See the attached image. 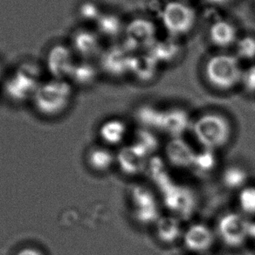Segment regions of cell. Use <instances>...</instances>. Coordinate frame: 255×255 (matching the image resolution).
Here are the masks:
<instances>
[{"mask_svg": "<svg viewBox=\"0 0 255 255\" xmlns=\"http://www.w3.org/2000/svg\"><path fill=\"white\" fill-rule=\"evenodd\" d=\"M128 126L119 118H110L104 121L99 128V136L104 144L119 145L126 138Z\"/></svg>", "mask_w": 255, "mask_h": 255, "instance_id": "44dd1931", "label": "cell"}, {"mask_svg": "<svg viewBox=\"0 0 255 255\" xmlns=\"http://www.w3.org/2000/svg\"><path fill=\"white\" fill-rule=\"evenodd\" d=\"M68 43L78 60H96L103 49L101 36L96 29L88 25L75 28Z\"/></svg>", "mask_w": 255, "mask_h": 255, "instance_id": "30bf717a", "label": "cell"}, {"mask_svg": "<svg viewBox=\"0 0 255 255\" xmlns=\"http://www.w3.org/2000/svg\"><path fill=\"white\" fill-rule=\"evenodd\" d=\"M235 56L240 60L255 59V37L247 35L239 38L235 43Z\"/></svg>", "mask_w": 255, "mask_h": 255, "instance_id": "4dcf8cb0", "label": "cell"}, {"mask_svg": "<svg viewBox=\"0 0 255 255\" xmlns=\"http://www.w3.org/2000/svg\"><path fill=\"white\" fill-rule=\"evenodd\" d=\"M75 90L68 80L45 79L31 101L33 110L46 118H56L68 111L75 98Z\"/></svg>", "mask_w": 255, "mask_h": 255, "instance_id": "7a4b0ae2", "label": "cell"}, {"mask_svg": "<svg viewBox=\"0 0 255 255\" xmlns=\"http://www.w3.org/2000/svg\"><path fill=\"white\" fill-rule=\"evenodd\" d=\"M160 64L149 52H139L132 54L129 74L139 82H149L156 77Z\"/></svg>", "mask_w": 255, "mask_h": 255, "instance_id": "ac0fdd59", "label": "cell"}, {"mask_svg": "<svg viewBox=\"0 0 255 255\" xmlns=\"http://www.w3.org/2000/svg\"><path fill=\"white\" fill-rule=\"evenodd\" d=\"M43 64L32 59L20 61L8 71L2 82V93L15 104L31 103L37 89L45 80Z\"/></svg>", "mask_w": 255, "mask_h": 255, "instance_id": "6da1fadb", "label": "cell"}, {"mask_svg": "<svg viewBox=\"0 0 255 255\" xmlns=\"http://www.w3.org/2000/svg\"><path fill=\"white\" fill-rule=\"evenodd\" d=\"M210 4H216V5H223V4H228L233 0H207Z\"/></svg>", "mask_w": 255, "mask_h": 255, "instance_id": "d590c367", "label": "cell"}, {"mask_svg": "<svg viewBox=\"0 0 255 255\" xmlns=\"http://www.w3.org/2000/svg\"><path fill=\"white\" fill-rule=\"evenodd\" d=\"M161 19L163 27L172 37L185 35L194 28L197 13L190 4L174 0L163 6Z\"/></svg>", "mask_w": 255, "mask_h": 255, "instance_id": "8992f818", "label": "cell"}, {"mask_svg": "<svg viewBox=\"0 0 255 255\" xmlns=\"http://www.w3.org/2000/svg\"><path fill=\"white\" fill-rule=\"evenodd\" d=\"M8 70L7 68L5 67V64L4 61L0 59V84H2V82H4L5 76L7 75Z\"/></svg>", "mask_w": 255, "mask_h": 255, "instance_id": "836d02e7", "label": "cell"}, {"mask_svg": "<svg viewBox=\"0 0 255 255\" xmlns=\"http://www.w3.org/2000/svg\"><path fill=\"white\" fill-rule=\"evenodd\" d=\"M149 52L158 63H171L181 53V46L174 38L156 40Z\"/></svg>", "mask_w": 255, "mask_h": 255, "instance_id": "603a6c76", "label": "cell"}, {"mask_svg": "<svg viewBox=\"0 0 255 255\" xmlns=\"http://www.w3.org/2000/svg\"><path fill=\"white\" fill-rule=\"evenodd\" d=\"M249 239L255 243V220H251L249 226Z\"/></svg>", "mask_w": 255, "mask_h": 255, "instance_id": "e575fe53", "label": "cell"}, {"mask_svg": "<svg viewBox=\"0 0 255 255\" xmlns=\"http://www.w3.org/2000/svg\"><path fill=\"white\" fill-rule=\"evenodd\" d=\"M156 25L145 18H136L125 25L122 45L131 53L148 51L156 42Z\"/></svg>", "mask_w": 255, "mask_h": 255, "instance_id": "ba28073f", "label": "cell"}, {"mask_svg": "<svg viewBox=\"0 0 255 255\" xmlns=\"http://www.w3.org/2000/svg\"><path fill=\"white\" fill-rule=\"evenodd\" d=\"M133 142L141 147L151 157L159 148V140L156 137L154 131L143 128L136 132L135 141Z\"/></svg>", "mask_w": 255, "mask_h": 255, "instance_id": "f546056e", "label": "cell"}, {"mask_svg": "<svg viewBox=\"0 0 255 255\" xmlns=\"http://www.w3.org/2000/svg\"><path fill=\"white\" fill-rule=\"evenodd\" d=\"M218 158L216 151L211 149H202L199 152H196L195 158L193 161L192 168L196 172L204 175L212 172L217 166Z\"/></svg>", "mask_w": 255, "mask_h": 255, "instance_id": "83f0119b", "label": "cell"}, {"mask_svg": "<svg viewBox=\"0 0 255 255\" xmlns=\"http://www.w3.org/2000/svg\"><path fill=\"white\" fill-rule=\"evenodd\" d=\"M191 128L202 149L213 151L227 146L233 135V128L227 117L213 112L199 116L192 122Z\"/></svg>", "mask_w": 255, "mask_h": 255, "instance_id": "3957f363", "label": "cell"}, {"mask_svg": "<svg viewBox=\"0 0 255 255\" xmlns=\"http://www.w3.org/2000/svg\"><path fill=\"white\" fill-rule=\"evenodd\" d=\"M135 220L141 225H154L161 217L159 206L153 191L143 184H135L129 192Z\"/></svg>", "mask_w": 255, "mask_h": 255, "instance_id": "9c48e42d", "label": "cell"}, {"mask_svg": "<svg viewBox=\"0 0 255 255\" xmlns=\"http://www.w3.org/2000/svg\"><path fill=\"white\" fill-rule=\"evenodd\" d=\"M207 81L215 89L227 91L241 84L243 70L237 57L230 53H217L206 64Z\"/></svg>", "mask_w": 255, "mask_h": 255, "instance_id": "277c9868", "label": "cell"}, {"mask_svg": "<svg viewBox=\"0 0 255 255\" xmlns=\"http://www.w3.org/2000/svg\"><path fill=\"white\" fill-rule=\"evenodd\" d=\"M151 156L135 142L124 146L116 154V164L128 176H137L147 170Z\"/></svg>", "mask_w": 255, "mask_h": 255, "instance_id": "5bb4252c", "label": "cell"}, {"mask_svg": "<svg viewBox=\"0 0 255 255\" xmlns=\"http://www.w3.org/2000/svg\"><path fill=\"white\" fill-rule=\"evenodd\" d=\"M216 237V232L208 225L194 223L184 229L182 241L188 251L205 255L213 248Z\"/></svg>", "mask_w": 255, "mask_h": 255, "instance_id": "4fadbf2b", "label": "cell"}, {"mask_svg": "<svg viewBox=\"0 0 255 255\" xmlns=\"http://www.w3.org/2000/svg\"><path fill=\"white\" fill-rule=\"evenodd\" d=\"M87 163L96 172H106L116 164V154L106 146H96L89 149Z\"/></svg>", "mask_w": 255, "mask_h": 255, "instance_id": "cb8c5ba5", "label": "cell"}, {"mask_svg": "<svg viewBox=\"0 0 255 255\" xmlns=\"http://www.w3.org/2000/svg\"><path fill=\"white\" fill-rule=\"evenodd\" d=\"M192 121L186 110L181 108L163 110V120L160 131L170 135V138L183 137L184 133L191 128Z\"/></svg>", "mask_w": 255, "mask_h": 255, "instance_id": "2e32d148", "label": "cell"}, {"mask_svg": "<svg viewBox=\"0 0 255 255\" xmlns=\"http://www.w3.org/2000/svg\"><path fill=\"white\" fill-rule=\"evenodd\" d=\"M102 39H114L124 34L125 25L119 15L113 11H103L94 26Z\"/></svg>", "mask_w": 255, "mask_h": 255, "instance_id": "7402d4cb", "label": "cell"}, {"mask_svg": "<svg viewBox=\"0 0 255 255\" xmlns=\"http://www.w3.org/2000/svg\"><path fill=\"white\" fill-rule=\"evenodd\" d=\"M208 34L213 46L220 48L234 46L239 39L236 26L234 23L226 19L213 22L210 26Z\"/></svg>", "mask_w": 255, "mask_h": 255, "instance_id": "ffe728a7", "label": "cell"}, {"mask_svg": "<svg viewBox=\"0 0 255 255\" xmlns=\"http://www.w3.org/2000/svg\"><path fill=\"white\" fill-rule=\"evenodd\" d=\"M132 54L122 44L103 48L96 60L102 74L111 78H121L129 74Z\"/></svg>", "mask_w": 255, "mask_h": 255, "instance_id": "8fae6325", "label": "cell"}, {"mask_svg": "<svg viewBox=\"0 0 255 255\" xmlns=\"http://www.w3.org/2000/svg\"><path fill=\"white\" fill-rule=\"evenodd\" d=\"M241 84L249 94H255V65L243 70Z\"/></svg>", "mask_w": 255, "mask_h": 255, "instance_id": "1f68e13d", "label": "cell"}, {"mask_svg": "<svg viewBox=\"0 0 255 255\" xmlns=\"http://www.w3.org/2000/svg\"><path fill=\"white\" fill-rule=\"evenodd\" d=\"M163 110L153 106L150 104H144L139 107L135 112L136 120L142 125L143 128L149 130H161L163 120Z\"/></svg>", "mask_w": 255, "mask_h": 255, "instance_id": "d4e9b609", "label": "cell"}, {"mask_svg": "<svg viewBox=\"0 0 255 255\" xmlns=\"http://www.w3.org/2000/svg\"><path fill=\"white\" fill-rule=\"evenodd\" d=\"M248 179V170L239 165L227 167L221 175L222 184L230 191H241V189L249 184Z\"/></svg>", "mask_w": 255, "mask_h": 255, "instance_id": "484cf974", "label": "cell"}, {"mask_svg": "<svg viewBox=\"0 0 255 255\" xmlns=\"http://www.w3.org/2000/svg\"><path fill=\"white\" fill-rule=\"evenodd\" d=\"M238 205L240 212L245 216H255V185L248 184L238 191Z\"/></svg>", "mask_w": 255, "mask_h": 255, "instance_id": "f1b7e54d", "label": "cell"}, {"mask_svg": "<svg viewBox=\"0 0 255 255\" xmlns=\"http://www.w3.org/2000/svg\"><path fill=\"white\" fill-rule=\"evenodd\" d=\"M77 60L68 42L55 43L46 51L43 68L50 78L68 80Z\"/></svg>", "mask_w": 255, "mask_h": 255, "instance_id": "52a82bcc", "label": "cell"}, {"mask_svg": "<svg viewBox=\"0 0 255 255\" xmlns=\"http://www.w3.org/2000/svg\"><path fill=\"white\" fill-rule=\"evenodd\" d=\"M103 11L101 5L95 0H83L79 4L76 14L81 25L91 26L96 25Z\"/></svg>", "mask_w": 255, "mask_h": 255, "instance_id": "4316f807", "label": "cell"}, {"mask_svg": "<svg viewBox=\"0 0 255 255\" xmlns=\"http://www.w3.org/2000/svg\"><path fill=\"white\" fill-rule=\"evenodd\" d=\"M250 222L249 218L241 212L223 213L217 222V237L228 248H241L250 240Z\"/></svg>", "mask_w": 255, "mask_h": 255, "instance_id": "5b68a950", "label": "cell"}, {"mask_svg": "<svg viewBox=\"0 0 255 255\" xmlns=\"http://www.w3.org/2000/svg\"><path fill=\"white\" fill-rule=\"evenodd\" d=\"M101 75L96 60H78L68 81L75 89H88L96 85Z\"/></svg>", "mask_w": 255, "mask_h": 255, "instance_id": "e0dca14e", "label": "cell"}, {"mask_svg": "<svg viewBox=\"0 0 255 255\" xmlns=\"http://www.w3.org/2000/svg\"><path fill=\"white\" fill-rule=\"evenodd\" d=\"M162 191L163 202L174 216L187 218L196 207L195 196L189 188L174 183H167L159 189Z\"/></svg>", "mask_w": 255, "mask_h": 255, "instance_id": "7c38bea8", "label": "cell"}, {"mask_svg": "<svg viewBox=\"0 0 255 255\" xmlns=\"http://www.w3.org/2000/svg\"><path fill=\"white\" fill-rule=\"evenodd\" d=\"M15 255H45L40 249L33 247H25L19 249Z\"/></svg>", "mask_w": 255, "mask_h": 255, "instance_id": "d6a6232c", "label": "cell"}, {"mask_svg": "<svg viewBox=\"0 0 255 255\" xmlns=\"http://www.w3.org/2000/svg\"><path fill=\"white\" fill-rule=\"evenodd\" d=\"M154 227L157 240L163 244H174L183 237L184 229L182 228L180 219L177 216L161 215Z\"/></svg>", "mask_w": 255, "mask_h": 255, "instance_id": "d6986e66", "label": "cell"}, {"mask_svg": "<svg viewBox=\"0 0 255 255\" xmlns=\"http://www.w3.org/2000/svg\"><path fill=\"white\" fill-rule=\"evenodd\" d=\"M196 152L183 137L170 138L164 150L168 163L178 169H191Z\"/></svg>", "mask_w": 255, "mask_h": 255, "instance_id": "9a60e30c", "label": "cell"}]
</instances>
